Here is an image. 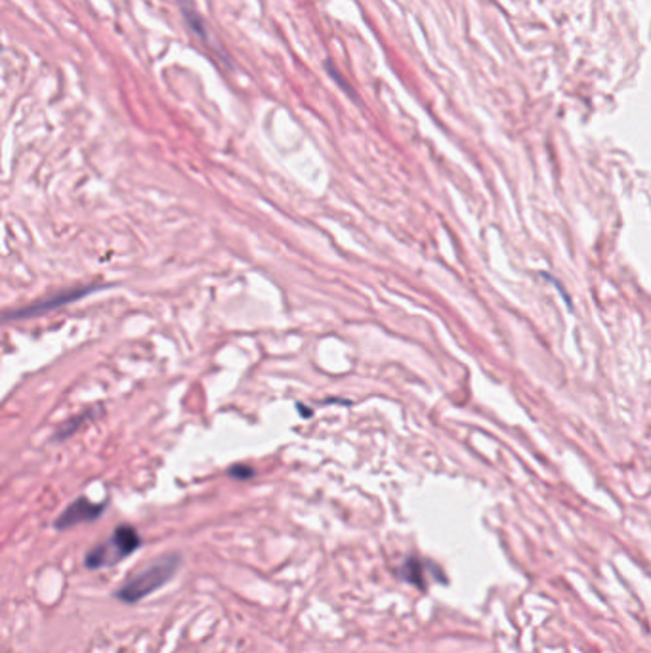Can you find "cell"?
<instances>
[{
  "label": "cell",
  "instance_id": "1",
  "mask_svg": "<svg viewBox=\"0 0 651 653\" xmlns=\"http://www.w3.org/2000/svg\"><path fill=\"white\" fill-rule=\"evenodd\" d=\"M180 567H182V554L180 552L163 554V556L150 562L142 572L134 573L121 588H117L113 596L124 604H136L159 588H163L170 579L176 575Z\"/></svg>",
  "mask_w": 651,
  "mask_h": 653
},
{
  "label": "cell",
  "instance_id": "2",
  "mask_svg": "<svg viewBox=\"0 0 651 653\" xmlns=\"http://www.w3.org/2000/svg\"><path fill=\"white\" fill-rule=\"evenodd\" d=\"M142 546V537L132 525L122 524L119 525L111 537L103 543L96 544L92 550L86 552L84 556V565L88 569H103V567H113L124 558H129L130 554H134Z\"/></svg>",
  "mask_w": 651,
  "mask_h": 653
},
{
  "label": "cell",
  "instance_id": "3",
  "mask_svg": "<svg viewBox=\"0 0 651 653\" xmlns=\"http://www.w3.org/2000/svg\"><path fill=\"white\" fill-rule=\"evenodd\" d=\"M100 289H102V286H75V289L60 291V293L50 294L46 298L37 300L33 304L20 308V310H10V312H6V315H4V319H29V317H37V315H42V313L46 312H54L58 308L67 306L71 302L84 298V296H88L90 293L100 291Z\"/></svg>",
  "mask_w": 651,
  "mask_h": 653
},
{
  "label": "cell",
  "instance_id": "4",
  "mask_svg": "<svg viewBox=\"0 0 651 653\" xmlns=\"http://www.w3.org/2000/svg\"><path fill=\"white\" fill-rule=\"evenodd\" d=\"M178 8H180V14H182L183 23L188 25L193 37L197 39L203 46H206L209 50H212L216 58L220 62L224 63L225 67H233V63H231V55L225 52L224 48L220 46L216 41V37L212 33L211 25L206 23L203 15L199 14V10L195 8V4L191 2V0H176Z\"/></svg>",
  "mask_w": 651,
  "mask_h": 653
},
{
  "label": "cell",
  "instance_id": "5",
  "mask_svg": "<svg viewBox=\"0 0 651 653\" xmlns=\"http://www.w3.org/2000/svg\"><path fill=\"white\" fill-rule=\"evenodd\" d=\"M105 506H107L105 503H92L86 497H79L58 516L54 527L58 531H67L75 525L96 522L103 514Z\"/></svg>",
  "mask_w": 651,
  "mask_h": 653
},
{
  "label": "cell",
  "instance_id": "6",
  "mask_svg": "<svg viewBox=\"0 0 651 653\" xmlns=\"http://www.w3.org/2000/svg\"><path fill=\"white\" fill-rule=\"evenodd\" d=\"M430 565H432V562H426V560L411 554L403 560V564L395 569V573L401 581L416 586L419 591H426V569H430Z\"/></svg>",
  "mask_w": 651,
  "mask_h": 653
},
{
  "label": "cell",
  "instance_id": "7",
  "mask_svg": "<svg viewBox=\"0 0 651 653\" xmlns=\"http://www.w3.org/2000/svg\"><path fill=\"white\" fill-rule=\"evenodd\" d=\"M323 67H325L327 75L331 77V79H333V81L336 82V84H338L340 90H342V92H344V94H346L348 98H352V100H357V94H355V90H353V86H352V84H350V82L346 81V79H344V75H342V71H340V69L336 67V65H334L333 60H325V63H323Z\"/></svg>",
  "mask_w": 651,
  "mask_h": 653
},
{
  "label": "cell",
  "instance_id": "8",
  "mask_svg": "<svg viewBox=\"0 0 651 653\" xmlns=\"http://www.w3.org/2000/svg\"><path fill=\"white\" fill-rule=\"evenodd\" d=\"M92 415H94V411H88V413H84V415L71 418V421H69L63 428L58 430V434H55L54 440H65V437H69V435H73L77 430L81 428L84 422L88 421V416H92Z\"/></svg>",
  "mask_w": 651,
  "mask_h": 653
},
{
  "label": "cell",
  "instance_id": "9",
  "mask_svg": "<svg viewBox=\"0 0 651 653\" xmlns=\"http://www.w3.org/2000/svg\"><path fill=\"white\" fill-rule=\"evenodd\" d=\"M228 476H231L233 480H251V477L256 476V470L246 466V464H235L228 470Z\"/></svg>",
  "mask_w": 651,
  "mask_h": 653
}]
</instances>
